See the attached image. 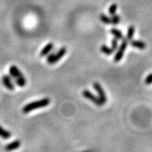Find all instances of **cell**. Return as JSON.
<instances>
[{"mask_svg": "<svg viewBox=\"0 0 152 152\" xmlns=\"http://www.w3.org/2000/svg\"><path fill=\"white\" fill-rule=\"evenodd\" d=\"M117 4H113L111 5V7H109V14H111V16L114 15L115 14H116V10H117Z\"/></svg>", "mask_w": 152, "mask_h": 152, "instance_id": "obj_17", "label": "cell"}, {"mask_svg": "<svg viewBox=\"0 0 152 152\" xmlns=\"http://www.w3.org/2000/svg\"><path fill=\"white\" fill-rule=\"evenodd\" d=\"M111 19V24L115 25V26H116V25H118L119 23H120V16L114 14V15L112 16V18Z\"/></svg>", "mask_w": 152, "mask_h": 152, "instance_id": "obj_16", "label": "cell"}, {"mask_svg": "<svg viewBox=\"0 0 152 152\" xmlns=\"http://www.w3.org/2000/svg\"><path fill=\"white\" fill-rule=\"evenodd\" d=\"M20 146V141H18V140H16V141L7 144L4 149H5V150L7 151H13V150H15L16 149L19 148Z\"/></svg>", "mask_w": 152, "mask_h": 152, "instance_id": "obj_8", "label": "cell"}, {"mask_svg": "<svg viewBox=\"0 0 152 152\" xmlns=\"http://www.w3.org/2000/svg\"><path fill=\"white\" fill-rule=\"evenodd\" d=\"M118 47V39L116 38H114V39H112L111 42V49L115 51V50L117 49Z\"/></svg>", "mask_w": 152, "mask_h": 152, "instance_id": "obj_18", "label": "cell"}, {"mask_svg": "<svg viewBox=\"0 0 152 152\" xmlns=\"http://www.w3.org/2000/svg\"><path fill=\"white\" fill-rule=\"evenodd\" d=\"M53 47H54V44L53 43H51H51L47 44V45L42 49V51H41L40 52L41 57H45L46 55H47V54L52 50Z\"/></svg>", "mask_w": 152, "mask_h": 152, "instance_id": "obj_9", "label": "cell"}, {"mask_svg": "<svg viewBox=\"0 0 152 152\" xmlns=\"http://www.w3.org/2000/svg\"><path fill=\"white\" fill-rule=\"evenodd\" d=\"M86 152H89V151H86Z\"/></svg>", "mask_w": 152, "mask_h": 152, "instance_id": "obj_20", "label": "cell"}, {"mask_svg": "<svg viewBox=\"0 0 152 152\" xmlns=\"http://www.w3.org/2000/svg\"><path fill=\"white\" fill-rule=\"evenodd\" d=\"M135 28L133 26H129V28H128V33H127V39H128V41L131 40V39H132L134 33H135Z\"/></svg>", "mask_w": 152, "mask_h": 152, "instance_id": "obj_12", "label": "cell"}, {"mask_svg": "<svg viewBox=\"0 0 152 152\" xmlns=\"http://www.w3.org/2000/svg\"><path fill=\"white\" fill-rule=\"evenodd\" d=\"M49 104H50L49 99L44 98L40 100L32 101V102L28 104L27 105H26L23 108L22 111H23L24 113H28L29 112L32 111L33 110H36V109L47 107Z\"/></svg>", "mask_w": 152, "mask_h": 152, "instance_id": "obj_1", "label": "cell"}, {"mask_svg": "<svg viewBox=\"0 0 152 152\" xmlns=\"http://www.w3.org/2000/svg\"><path fill=\"white\" fill-rule=\"evenodd\" d=\"M145 83L147 84V85H150V84L152 83V73L149 75V76L146 78Z\"/></svg>", "mask_w": 152, "mask_h": 152, "instance_id": "obj_19", "label": "cell"}, {"mask_svg": "<svg viewBox=\"0 0 152 152\" xmlns=\"http://www.w3.org/2000/svg\"><path fill=\"white\" fill-rule=\"evenodd\" d=\"M93 88H94V89L98 93L99 98L101 100V102L103 103V104H105L107 101V97H106L105 92H104V89H103L101 85H100L99 83H98V82H94V84H93Z\"/></svg>", "mask_w": 152, "mask_h": 152, "instance_id": "obj_6", "label": "cell"}, {"mask_svg": "<svg viewBox=\"0 0 152 152\" xmlns=\"http://www.w3.org/2000/svg\"><path fill=\"white\" fill-rule=\"evenodd\" d=\"M2 83L4 85V86L6 88H7L9 90L13 91L15 89L12 80H11V78L9 76H7V75H5V76L2 77Z\"/></svg>", "mask_w": 152, "mask_h": 152, "instance_id": "obj_7", "label": "cell"}, {"mask_svg": "<svg viewBox=\"0 0 152 152\" xmlns=\"http://www.w3.org/2000/svg\"><path fill=\"white\" fill-rule=\"evenodd\" d=\"M110 32L112 35H114L115 38L117 39H123V35H122L121 31L116 28H112Z\"/></svg>", "mask_w": 152, "mask_h": 152, "instance_id": "obj_11", "label": "cell"}, {"mask_svg": "<svg viewBox=\"0 0 152 152\" xmlns=\"http://www.w3.org/2000/svg\"><path fill=\"white\" fill-rule=\"evenodd\" d=\"M99 18L101 21H102L104 24H111V19L109 17H108L107 16H106L105 14H101Z\"/></svg>", "mask_w": 152, "mask_h": 152, "instance_id": "obj_15", "label": "cell"}, {"mask_svg": "<svg viewBox=\"0 0 152 152\" xmlns=\"http://www.w3.org/2000/svg\"><path fill=\"white\" fill-rule=\"evenodd\" d=\"M131 46L139 49H144L146 48V44L142 41L139 40H132L130 42Z\"/></svg>", "mask_w": 152, "mask_h": 152, "instance_id": "obj_10", "label": "cell"}, {"mask_svg": "<svg viewBox=\"0 0 152 152\" xmlns=\"http://www.w3.org/2000/svg\"><path fill=\"white\" fill-rule=\"evenodd\" d=\"M82 95L85 98L88 99L90 100V101H92L94 104H95L97 106H102L103 103L101 102V100L99 99V97H97L96 96H94L92 93L90 92L89 90L88 89H85L82 91Z\"/></svg>", "mask_w": 152, "mask_h": 152, "instance_id": "obj_5", "label": "cell"}, {"mask_svg": "<svg viewBox=\"0 0 152 152\" xmlns=\"http://www.w3.org/2000/svg\"><path fill=\"white\" fill-rule=\"evenodd\" d=\"M128 40L126 39H123L122 40L121 45H120V47H119L117 53L116 54L114 57V61L115 62H119L120 60L122 59V57H123V54L125 53V49L127 48V46H128Z\"/></svg>", "mask_w": 152, "mask_h": 152, "instance_id": "obj_4", "label": "cell"}, {"mask_svg": "<svg viewBox=\"0 0 152 152\" xmlns=\"http://www.w3.org/2000/svg\"><path fill=\"white\" fill-rule=\"evenodd\" d=\"M101 52L107 54V55H111V54H112L113 52H114V51H113L111 48H109V47H108L106 45H101Z\"/></svg>", "mask_w": 152, "mask_h": 152, "instance_id": "obj_14", "label": "cell"}, {"mask_svg": "<svg viewBox=\"0 0 152 152\" xmlns=\"http://www.w3.org/2000/svg\"><path fill=\"white\" fill-rule=\"evenodd\" d=\"M9 73L13 78L15 79L16 83L18 86L23 88L26 85V80L24 76L22 74L21 72L19 70V69L16 66H11L9 68Z\"/></svg>", "mask_w": 152, "mask_h": 152, "instance_id": "obj_2", "label": "cell"}, {"mask_svg": "<svg viewBox=\"0 0 152 152\" xmlns=\"http://www.w3.org/2000/svg\"><path fill=\"white\" fill-rule=\"evenodd\" d=\"M11 136V133H10L9 131L4 130V128L0 125V137L3 139H9Z\"/></svg>", "mask_w": 152, "mask_h": 152, "instance_id": "obj_13", "label": "cell"}, {"mask_svg": "<svg viewBox=\"0 0 152 152\" xmlns=\"http://www.w3.org/2000/svg\"><path fill=\"white\" fill-rule=\"evenodd\" d=\"M66 51H67V49H66V47H62L56 54H50L47 58V63L49 64H54V63H57L66 54Z\"/></svg>", "mask_w": 152, "mask_h": 152, "instance_id": "obj_3", "label": "cell"}]
</instances>
